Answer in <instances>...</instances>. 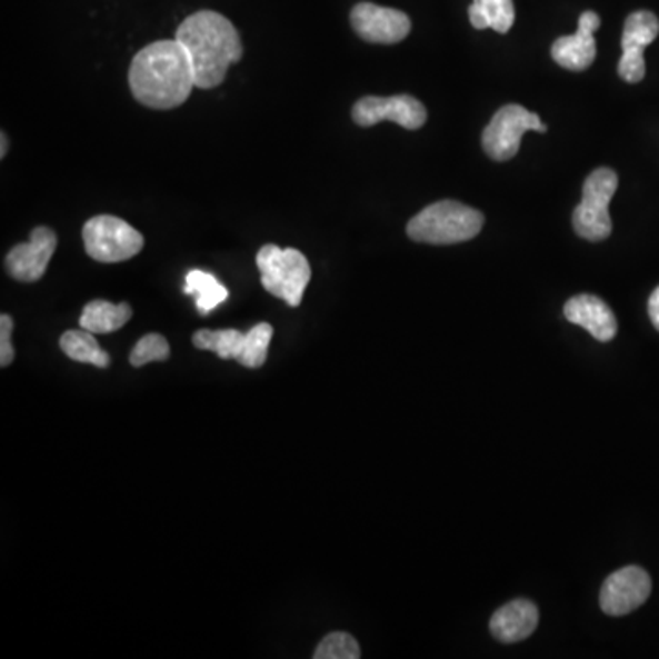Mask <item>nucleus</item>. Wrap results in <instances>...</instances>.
Here are the masks:
<instances>
[{
    "mask_svg": "<svg viewBox=\"0 0 659 659\" xmlns=\"http://www.w3.org/2000/svg\"><path fill=\"white\" fill-rule=\"evenodd\" d=\"M483 214L452 200L431 203L407 226V234L423 244H460L482 231Z\"/></svg>",
    "mask_w": 659,
    "mask_h": 659,
    "instance_id": "7ed1b4c3",
    "label": "nucleus"
},
{
    "mask_svg": "<svg viewBox=\"0 0 659 659\" xmlns=\"http://www.w3.org/2000/svg\"><path fill=\"white\" fill-rule=\"evenodd\" d=\"M652 592L649 573L639 566H627L613 571L601 588L602 612L608 616H627L641 607Z\"/></svg>",
    "mask_w": 659,
    "mask_h": 659,
    "instance_id": "1a4fd4ad",
    "label": "nucleus"
},
{
    "mask_svg": "<svg viewBox=\"0 0 659 659\" xmlns=\"http://www.w3.org/2000/svg\"><path fill=\"white\" fill-rule=\"evenodd\" d=\"M649 316L650 321L659 330V286L652 291V296L649 299Z\"/></svg>",
    "mask_w": 659,
    "mask_h": 659,
    "instance_id": "393cba45",
    "label": "nucleus"
},
{
    "mask_svg": "<svg viewBox=\"0 0 659 659\" xmlns=\"http://www.w3.org/2000/svg\"><path fill=\"white\" fill-rule=\"evenodd\" d=\"M528 130L546 132L548 127L540 121L539 116L526 110L525 107L506 104L483 130V151L497 161L511 160L519 152L520 141Z\"/></svg>",
    "mask_w": 659,
    "mask_h": 659,
    "instance_id": "0eeeda50",
    "label": "nucleus"
},
{
    "mask_svg": "<svg viewBox=\"0 0 659 659\" xmlns=\"http://www.w3.org/2000/svg\"><path fill=\"white\" fill-rule=\"evenodd\" d=\"M132 317V308L127 302L112 304V302L96 299L84 307L79 317V324L92 333H110L126 327Z\"/></svg>",
    "mask_w": 659,
    "mask_h": 659,
    "instance_id": "dca6fc26",
    "label": "nucleus"
},
{
    "mask_svg": "<svg viewBox=\"0 0 659 659\" xmlns=\"http://www.w3.org/2000/svg\"><path fill=\"white\" fill-rule=\"evenodd\" d=\"M83 242L90 259L103 264L123 262L143 250V234L112 214H98L84 223Z\"/></svg>",
    "mask_w": 659,
    "mask_h": 659,
    "instance_id": "423d86ee",
    "label": "nucleus"
},
{
    "mask_svg": "<svg viewBox=\"0 0 659 659\" xmlns=\"http://www.w3.org/2000/svg\"><path fill=\"white\" fill-rule=\"evenodd\" d=\"M171 356V347L167 339L160 333H147L136 343L134 350L130 352V365L132 367H143L152 361H166Z\"/></svg>",
    "mask_w": 659,
    "mask_h": 659,
    "instance_id": "5701e85b",
    "label": "nucleus"
},
{
    "mask_svg": "<svg viewBox=\"0 0 659 659\" xmlns=\"http://www.w3.org/2000/svg\"><path fill=\"white\" fill-rule=\"evenodd\" d=\"M0 141H2V147H0V158H6V154H8V147H10V141H8L6 132L0 134Z\"/></svg>",
    "mask_w": 659,
    "mask_h": 659,
    "instance_id": "a878e982",
    "label": "nucleus"
},
{
    "mask_svg": "<svg viewBox=\"0 0 659 659\" xmlns=\"http://www.w3.org/2000/svg\"><path fill=\"white\" fill-rule=\"evenodd\" d=\"M539 625V608L528 599H515L503 605L491 618V633L502 643H517L530 638Z\"/></svg>",
    "mask_w": 659,
    "mask_h": 659,
    "instance_id": "2eb2a0df",
    "label": "nucleus"
},
{
    "mask_svg": "<svg viewBox=\"0 0 659 659\" xmlns=\"http://www.w3.org/2000/svg\"><path fill=\"white\" fill-rule=\"evenodd\" d=\"M619 178L612 169L601 167L587 178L582 200L573 211V228L581 239L601 242L612 234V219L608 206L618 191Z\"/></svg>",
    "mask_w": 659,
    "mask_h": 659,
    "instance_id": "39448f33",
    "label": "nucleus"
},
{
    "mask_svg": "<svg viewBox=\"0 0 659 659\" xmlns=\"http://www.w3.org/2000/svg\"><path fill=\"white\" fill-rule=\"evenodd\" d=\"M350 22L361 39L375 44H396L403 41L410 32V19L403 11L372 2L353 6Z\"/></svg>",
    "mask_w": 659,
    "mask_h": 659,
    "instance_id": "9b49d317",
    "label": "nucleus"
},
{
    "mask_svg": "<svg viewBox=\"0 0 659 659\" xmlns=\"http://www.w3.org/2000/svg\"><path fill=\"white\" fill-rule=\"evenodd\" d=\"M11 332H13V319L8 313L0 316V367L6 369L13 363L16 350L11 345Z\"/></svg>",
    "mask_w": 659,
    "mask_h": 659,
    "instance_id": "b1692460",
    "label": "nucleus"
},
{
    "mask_svg": "<svg viewBox=\"0 0 659 659\" xmlns=\"http://www.w3.org/2000/svg\"><path fill=\"white\" fill-rule=\"evenodd\" d=\"M601 27L596 11H585L579 17V28L573 36L561 37L551 44V58L559 67L581 72L596 61L597 44L593 33Z\"/></svg>",
    "mask_w": 659,
    "mask_h": 659,
    "instance_id": "ddd939ff",
    "label": "nucleus"
},
{
    "mask_svg": "<svg viewBox=\"0 0 659 659\" xmlns=\"http://www.w3.org/2000/svg\"><path fill=\"white\" fill-rule=\"evenodd\" d=\"M352 118L359 127L378 126L381 121H395L403 129L416 130L426 126L427 110L418 99L401 94L392 98L359 99L353 104Z\"/></svg>",
    "mask_w": 659,
    "mask_h": 659,
    "instance_id": "6e6552de",
    "label": "nucleus"
},
{
    "mask_svg": "<svg viewBox=\"0 0 659 659\" xmlns=\"http://www.w3.org/2000/svg\"><path fill=\"white\" fill-rule=\"evenodd\" d=\"M174 39L189 53L197 89H217L228 76L229 67L244 56L233 22L217 11L192 13L178 27Z\"/></svg>",
    "mask_w": 659,
    "mask_h": 659,
    "instance_id": "f03ea898",
    "label": "nucleus"
},
{
    "mask_svg": "<svg viewBox=\"0 0 659 659\" xmlns=\"http://www.w3.org/2000/svg\"><path fill=\"white\" fill-rule=\"evenodd\" d=\"M659 33L658 17L650 11H636L625 21L621 48L623 56L619 59V78L627 83L643 81L647 67H645V48L656 41Z\"/></svg>",
    "mask_w": 659,
    "mask_h": 659,
    "instance_id": "9d476101",
    "label": "nucleus"
},
{
    "mask_svg": "<svg viewBox=\"0 0 659 659\" xmlns=\"http://www.w3.org/2000/svg\"><path fill=\"white\" fill-rule=\"evenodd\" d=\"M257 268L264 290L279 297L288 307L296 308L302 302L308 282L312 279V268L307 257L293 248H279L266 244L257 253Z\"/></svg>",
    "mask_w": 659,
    "mask_h": 659,
    "instance_id": "20e7f679",
    "label": "nucleus"
},
{
    "mask_svg": "<svg viewBox=\"0 0 659 659\" xmlns=\"http://www.w3.org/2000/svg\"><path fill=\"white\" fill-rule=\"evenodd\" d=\"M129 84L141 104L157 110L177 109L197 89L191 59L177 39L141 48L130 64Z\"/></svg>",
    "mask_w": 659,
    "mask_h": 659,
    "instance_id": "f257e3e1",
    "label": "nucleus"
},
{
    "mask_svg": "<svg viewBox=\"0 0 659 659\" xmlns=\"http://www.w3.org/2000/svg\"><path fill=\"white\" fill-rule=\"evenodd\" d=\"M58 248V234L39 226L33 229L30 242L19 244L6 254V270L16 281L37 282L47 273L48 264Z\"/></svg>",
    "mask_w": 659,
    "mask_h": 659,
    "instance_id": "f8f14e48",
    "label": "nucleus"
},
{
    "mask_svg": "<svg viewBox=\"0 0 659 659\" xmlns=\"http://www.w3.org/2000/svg\"><path fill=\"white\" fill-rule=\"evenodd\" d=\"M246 333L234 328L228 330H198L192 336V345L198 350L214 352L220 359H239L244 350Z\"/></svg>",
    "mask_w": 659,
    "mask_h": 659,
    "instance_id": "aec40b11",
    "label": "nucleus"
},
{
    "mask_svg": "<svg viewBox=\"0 0 659 659\" xmlns=\"http://www.w3.org/2000/svg\"><path fill=\"white\" fill-rule=\"evenodd\" d=\"M316 659H359L361 658V649H359L358 641L347 632L328 633L327 638L322 639L316 652Z\"/></svg>",
    "mask_w": 659,
    "mask_h": 659,
    "instance_id": "4be33fe9",
    "label": "nucleus"
},
{
    "mask_svg": "<svg viewBox=\"0 0 659 659\" xmlns=\"http://www.w3.org/2000/svg\"><path fill=\"white\" fill-rule=\"evenodd\" d=\"M271 338H273V327L268 322H259L246 332L244 350L237 359L246 369H260L268 358V348H270Z\"/></svg>",
    "mask_w": 659,
    "mask_h": 659,
    "instance_id": "412c9836",
    "label": "nucleus"
},
{
    "mask_svg": "<svg viewBox=\"0 0 659 659\" xmlns=\"http://www.w3.org/2000/svg\"><path fill=\"white\" fill-rule=\"evenodd\" d=\"M183 291L188 296L194 297L198 312L202 316L213 312L214 308L220 307L223 301H228L229 290L217 277L208 271L191 270L186 276V286Z\"/></svg>",
    "mask_w": 659,
    "mask_h": 659,
    "instance_id": "f3484780",
    "label": "nucleus"
},
{
    "mask_svg": "<svg viewBox=\"0 0 659 659\" xmlns=\"http://www.w3.org/2000/svg\"><path fill=\"white\" fill-rule=\"evenodd\" d=\"M565 317L577 327L585 328L601 343H608L618 333V321L607 302L596 296L571 297L565 304Z\"/></svg>",
    "mask_w": 659,
    "mask_h": 659,
    "instance_id": "4468645a",
    "label": "nucleus"
},
{
    "mask_svg": "<svg viewBox=\"0 0 659 659\" xmlns=\"http://www.w3.org/2000/svg\"><path fill=\"white\" fill-rule=\"evenodd\" d=\"M469 21L477 30L493 28L495 32L508 33L515 22L513 0H472Z\"/></svg>",
    "mask_w": 659,
    "mask_h": 659,
    "instance_id": "a211bd4d",
    "label": "nucleus"
},
{
    "mask_svg": "<svg viewBox=\"0 0 659 659\" xmlns=\"http://www.w3.org/2000/svg\"><path fill=\"white\" fill-rule=\"evenodd\" d=\"M61 350L68 358L78 363L94 365L98 369H107L110 365V356L99 347L94 333L89 330H68L61 336Z\"/></svg>",
    "mask_w": 659,
    "mask_h": 659,
    "instance_id": "6ab92c4d",
    "label": "nucleus"
}]
</instances>
